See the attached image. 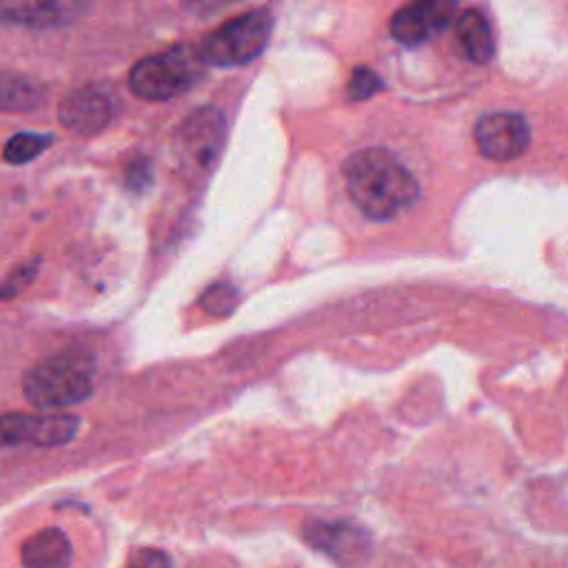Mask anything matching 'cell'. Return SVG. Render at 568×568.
Returning <instances> with one entry per match:
<instances>
[{
    "label": "cell",
    "instance_id": "cell-1",
    "mask_svg": "<svg viewBox=\"0 0 568 568\" xmlns=\"http://www.w3.org/2000/svg\"><path fill=\"white\" fill-rule=\"evenodd\" d=\"M344 180L351 200L371 220H390L419 195L408 169L384 149L353 153L344 162Z\"/></svg>",
    "mask_w": 568,
    "mask_h": 568
},
{
    "label": "cell",
    "instance_id": "cell-2",
    "mask_svg": "<svg viewBox=\"0 0 568 568\" xmlns=\"http://www.w3.org/2000/svg\"><path fill=\"white\" fill-rule=\"evenodd\" d=\"M95 359L82 348H67L33 364L22 375V393L36 408H69L91 397Z\"/></svg>",
    "mask_w": 568,
    "mask_h": 568
},
{
    "label": "cell",
    "instance_id": "cell-3",
    "mask_svg": "<svg viewBox=\"0 0 568 568\" xmlns=\"http://www.w3.org/2000/svg\"><path fill=\"white\" fill-rule=\"evenodd\" d=\"M204 67L197 49L180 44L138 60L129 73V87L144 100H171L189 91L202 78Z\"/></svg>",
    "mask_w": 568,
    "mask_h": 568
},
{
    "label": "cell",
    "instance_id": "cell-4",
    "mask_svg": "<svg viewBox=\"0 0 568 568\" xmlns=\"http://www.w3.org/2000/svg\"><path fill=\"white\" fill-rule=\"evenodd\" d=\"M271 29L273 20L268 11H248L229 20L217 31L209 33L197 51L206 64H244L264 51L271 38Z\"/></svg>",
    "mask_w": 568,
    "mask_h": 568
},
{
    "label": "cell",
    "instance_id": "cell-5",
    "mask_svg": "<svg viewBox=\"0 0 568 568\" xmlns=\"http://www.w3.org/2000/svg\"><path fill=\"white\" fill-rule=\"evenodd\" d=\"M80 433V417L69 413H9L0 415V448L38 446L53 448L73 442Z\"/></svg>",
    "mask_w": 568,
    "mask_h": 568
},
{
    "label": "cell",
    "instance_id": "cell-6",
    "mask_svg": "<svg viewBox=\"0 0 568 568\" xmlns=\"http://www.w3.org/2000/svg\"><path fill=\"white\" fill-rule=\"evenodd\" d=\"M302 537L342 568L362 566L373 548L371 535L346 519H308L302 526Z\"/></svg>",
    "mask_w": 568,
    "mask_h": 568
},
{
    "label": "cell",
    "instance_id": "cell-7",
    "mask_svg": "<svg viewBox=\"0 0 568 568\" xmlns=\"http://www.w3.org/2000/svg\"><path fill=\"white\" fill-rule=\"evenodd\" d=\"M226 135V120L220 109L204 106L193 111L175 131L178 155L189 169H206L222 151Z\"/></svg>",
    "mask_w": 568,
    "mask_h": 568
},
{
    "label": "cell",
    "instance_id": "cell-8",
    "mask_svg": "<svg viewBox=\"0 0 568 568\" xmlns=\"http://www.w3.org/2000/svg\"><path fill=\"white\" fill-rule=\"evenodd\" d=\"M475 142L479 153L488 160H515L530 144V126L519 113L513 111L486 113L475 124Z\"/></svg>",
    "mask_w": 568,
    "mask_h": 568
},
{
    "label": "cell",
    "instance_id": "cell-9",
    "mask_svg": "<svg viewBox=\"0 0 568 568\" xmlns=\"http://www.w3.org/2000/svg\"><path fill=\"white\" fill-rule=\"evenodd\" d=\"M89 0H0V24L22 29H58L84 16Z\"/></svg>",
    "mask_w": 568,
    "mask_h": 568
},
{
    "label": "cell",
    "instance_id": "cell-10",
    "mask_svg": "<svg viewBox=\"0 0 568 568\" xmlns=\"http://www.w3.org/2000/svg\"><path fill=\"white\" fill-rule=\"evenodd\" d=\"M455 11V0H415L393 16L390 33L402 44L415 47L439 36L453 22Z\"/></svg>",
    "mask_w": 568,
    "mask_h": 568
},
{
    "label": "cell",
    "instance_id": "cell-11",
    "mask_svg": "<svg viewBox=\"0 0 568 568\" xmlns=\"http://www.w3.org/2000/svg\"><path fill=\"white\" fill-rule=\"evenodd\" d=\"M113 118L111 98L98 87H82L67 93L58 104V120L78 135H95Z\"/></svg>",
    "mask_w": 568,
    "mask_h": 568
},
{
    "label": "cell",
    "instance_id": "cell-12",
    "mask_svg": "<svg viewBox=\"0 0 568 568\" xmlns=\"http://www.w3.org/2000/svg\"><path fill=\"white\" fill-rule=\"evenodd\" d=\"M73 546L62 528H42L33 532L20 550L22 568H69Z\"/></svg>",
    "mask_w": 568,
    "mask_h": 568
},
{
    "label": "cell",
    "instance_id": "cell-13",
    "mask_svg": "<svg viewBox=\"0 0 568 568\" xmlns=\"http://www.w3.org/2000/svg\"><path fill=\"white\" fill-rule=\"evenodd\" d=\"M47 102V87L38 78L18 71H0V113H27Z\"/></svg>",
    "mask_w": 568,
    "mask_h": 568
},
{
    "label": "cell",
    "instance_id": "cell-14",
    "mask_svg": "<svg viewBox=\"0 0 568 568\" xmlns=\"http://www.w3.org/2000/svg\"><path fill=\"white\" fill-rule=\"evenodd\" d=\"M457 38L468 60L486 64L495 53V38L488 20L477 9H468L457 18Z\"/></svg>",
    "mask_w": 568,
    "mask_h": 568
},
{
    "label": "cell",
    "instance_id": "cell-15",
    "mask_svg": "<svg viewBox=\"0 0 568 568\" xmlns=\"http://www.w3.org/2000/svg\"><path fill=\"white\" fill-rule=\"evenodd\" d=\"M51 144H53V135L49 133L20 131L7 140L2 149V160L9 162L11 166H22L27 162H33L38 155H42Z\"/></svg>",
    "mask_w": 568,
    "mask_h": 568
},
{
    "label": "cell",
    "instance_id": "cell-16",
    "mask_svg": "<svg viewBox=\"0 0 568 568\" xmlns=\"http://www.w3.org/2000/svg\"><path fill=\"white\" fill-rule=\"evenodd\" d=\"M38 268H40V260H27L18 266H13L9 271V275L0 282V302H7V300H13L16 295H20L31 282L33 277L38 275Z\"/></svg>",
    "mask_w": 568,
    "mask_h": 568
},
{
    "label": "cell",
    "instance_id": "cell-17",
    "mask_svg": "<svg viewBox=\"0 0 568 568\" xmlns=\"http://www.w3.org/2000/svg\"><path fill=\"white\" fill-rule=\"evenodd\" d=\"M235 302H237V293L229 284H215L206 288V293L202 295V306L211 315H229L235 308Z\"/></svg>",
    "mask_w": 568,
    "mask_h": 568
},
{
    "label": "cell",
    "instance_id": "cell-18",
    "mask_svg": "<svg viewBox=\"0 0 568 568\" xmlns=\"http://www.w3.org/2000/svg\"><path fill=\"white\" fill-rule=\"evenodd\" d=\"M384 89V82L382 78L373 71V69H366V67H359L353 71L351 75V82H348V95L353 100H366V98H373L377 91Z\"/></svg>",
    "mask_w": 568,
    "mask_h": 568
},
{
    "label": "cell",
    "instance_id": "cell-19",
    "mask_svg": "<svg viewBox=\"0 0 568 568\" xmlns=\"http://www.w3.org/2000/svg\"><path fill=\"white\" fill-rule=\"evenodd\" d=\"M124 568H173V559L158 548H138L129 555Z\"/></svg>",
    "mask_w": 568,
    "mask_h": 568
},
{
    "label": "cell",
    "instance_id": "cell-20",
    "mask_svg": "<svg viewBox=\"0 0 568 568\" xmlns=\"http://www.w3.org/2000/svg\"><path fill=\"white\" fill-rule=\"evenodd\" d=\"M182 2L195 16H211V13H217V11L235 4L237 0H182Z\"/></svg>",
    "mask_w": 568,
    "mask_h": 568
},
{
    "label": "cell",
    "instance_id": "cell-21",
    "mask_svg": "<svg viewBox=\"0 0 568 568\" xmlns=\"http://www.w3.org/2000/svg\"><path fill=\"white\" fill-rule=\"evenodd\" d=\"M144 175H149V164L146 162H138L135 166L129 169V184L131 186L144 184Z\"/></svg>",
    "mask_w": 568,
    "mask_h": 568
}]
</instances>
